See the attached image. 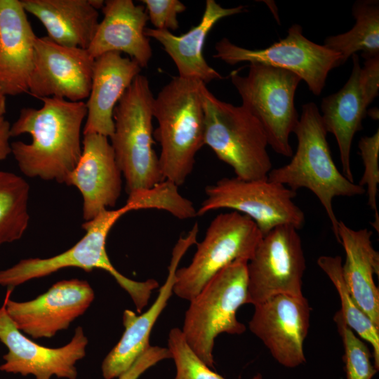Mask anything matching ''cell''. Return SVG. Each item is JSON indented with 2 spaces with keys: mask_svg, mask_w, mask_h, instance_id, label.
<instances>
[{
  "mask_svg": "<svg viewBox=\"0 0 379 379\" xmlns=\"http://www.w3.org/2000/svg\"><path fill=\"white\" fill-rule=\"evenodd\" d=\"M103 18L86 49L94 59L109 52L125 53L141 67L152 56L149 38L145 34L147 11L131 0H107L102 8Z\"/></svg>",
  "mask_w": 379,
  "mask_h": 379,
  "instance_id": "44dd1931",
  "label": "cell"
},
{
  "mask_svg": "<svg viewBox=\"0 0 379 379\" xmlns=\"http://www.w3.org/2000/svg\"><path fill=\"white\" fill-rule=\"evenodd\" d=\"M246 260H237L214 275L190 300L185 312L182 334L194 353L208 367H214L215 338L226 333L239 335L246 331L237 312L248 304Z\"/></svg>",
  "mask_w": 379,
  "mask_h": 379,
  "instance_id": "52a82bcc",
  "label": "cell"
},
{
  "mask_svg": "<svg viewBox=\"0 0 379 379\" xmlns=\"http://www.w3.org/2000/svg\"><path fill=\"white\" fill-rule=\"evenodd\" d=\"M262 234L248 217L237 211L216 215L197 243L190 264L178 268L173 291L191 300L218 272L237 260L249 261Z\"/></svg>",
  "mask_w": 379,
  "mask_h": 379,
  "instance_id": "9c48e42d",
  "label": "cell"
},
{
  "mask_svg": "<svg viewBox=\"0 0 379 379\" xmlns=\"http://www.w3.org/2000/svg\"><path fill=\"white\" fill-rule=\"evenodd\" d=\"M0 341L6 347L0 371L35 379H77V363L86 356L88 343L84 329L78 326L71 340L60 347L40 345L23 334L12 321L6 310L5 302L0 307Z\"/></svg>",
  "mask_w": 379,
  "mask_h": 379,
  "instance_id": "9a60e30c",
  "label": "cell"
},
{
  "mask_svg": "<svg viewBox=\"0 0 379 379\" xmlns=\"http://www.w3.org/2000/svg\"><path fill=\"white\" fill-rule=\"evenodd\" d=\"M204 115V145L230 166L243 180L267 178L272 164L268 141L260 121L242 105L217 98L202 83L200 88Z\"/></svg>",
  "mask_w": 379,
  "mask_h": 379,
  "instance_id": "8992f818",
  "label": "cell"
},
{
  "mask_svg": "<svg viewBox=\"0 0 379 379\" xmlns=\"http://www.w3.org/2000/svg\"><path fill=\"white\" fill-rule=\"evenodd\" d=\"M167 348L175 366L174 379H225L212 371L194 353L181 329L173 328L170 331ZM251 379H262V376L258 373Z\"/></svg>",
  "mask_w": 379,
  "mask_h": 379,
  "instance_id": "f546056e",
  "label": "cell"
},
{
  "mask_svg": "<svg viewBox=\"0 0 379 379\" xmlns=\"http://www.w3.org/2000/svg\"><path fill=\"white\" fill-rule=\"evenodd\" d=\"M305 258L298 230L290 225L274 227L263 235L248 262V304L286 294L302 296Z\"/></svg>",
  "mask_w": 379,
  "mask_h": 379,
  "instance_id": "7c38bea8",
  "label": "cell"
},
{
  "mask_svg": "<svg viewBox=\"0 0 379 379\" xmlns=\"http://www.w3.org/2000/svg\"><path fill=\"white\" fill-rule=\"evenodd\" d=\"M144 200L137 195L128 196L126 204L115 210H104L95 218L85 221L84 236L69 249L47 258H29L0 270V286L13 289L28 281L48 276L60 270L77 267L90 272L100 269L108 272L131 298L140 313L159 283L154 279L138 281L120 273L112 264L106 251V241L112 227L126 213L145 209Z\"/></svg>",
  "mask_w": 379,
  "mask_h": 379,
  "instance_id": "7a4b0ae2",
  "label": "cell"
},
{
  "mask_svg": "<svg viewBox=\"0 0 379 379\" xmlns=\"http://www.w3.org/2000/svg\"><path fill=\"white\" fill-rule=\"evenodd\" d=\"M95 59L86 49L37 37L28 93L33 97L79 102L89 95Z\"/></svg>",
  "mask_w": 379,
  "mask_h": 379,
  "instance_id": "2e32d148",
  "label": "cell"
},
{
  "mask_svg": "<svg viewBox=\"0 0 379 379\" xmlns=\"http://www.w3.org/2000/svg\"><path fill=\"white\" fill-rule=\"evenodd\" d=\"M248 328L287 368L305 363L304 341L308 333L311 307L302 296L279 294L254 305Z\"/></svg>",
  "mask_w": 379,
  "mask_h": 379,
  "instance_id": "e0dca14e",
  "label": "cell"
},
{
  "mask_svg": "<svg viewBox=\"0 0 379 379\" xmlns=\"http://www.w3.org/2000/svg\"><path fill=\"white\" fill-rule=\"evenodd\" d=\"M230 78L241 105L263 127L268 145L277 154L291 157L289 137L299 121L294 100L301 79L290 71L260 63L250 64L246 76L233 71Z\"/></svg>",
  "mask_w": 379,
  "mask_h": 379,
  "instance_id": "ba28073f",
  "label": "cell"
},
{
  "mask_svg": "<svg viewBox=\"0 0 379 379\" xmlns=\"http://www.w3.org/2000/svg\"><path fill=\"white\" fill-rule=\"evenodd\" d=\"M54 42L87 49L99 24V13L90 0H21Z\"/></svg>",
  "mask_w": 379,
  "mask_h": 379,
  "instance_id": "d4e9b609",
  "label": "cell"
},
{
  "mask_svg": "<svg viewBox=\"0 0 379 379\" xmlns=\"http://www.w3.org/2000/svg\"><path fill=\"white\" fill-rule=\"evenodd\" d=\"M141 69L135 60L117 52L95 58L83 135L98 133L109 138L112 135L114 109Z\"/></svg>",
  "mask_w": 379,
  "mask_h": 379,
  "instance_id": "7402d4cb",
  "label": "cell"
},
{
  "mask_svg": "<svg viewBox=\"0 0 379 379\" xmlns=\"http://www.w3.org/2000/svg\"><path fill=\"white\" fill-rule=\"evenodd\" d=\"M372 231L354 230L338 222V237L345 252L342 274L357 305L379 328V290L373 276L379 274V253L373 248Z\"/></svg>",
  "mask_w": 379,
  "mask_h": 379,
  "instance_id": "cb8c5ba5",
  "label": "cell"
},
{
  "mask_svg": "<svg viewBox=\"0 0 379 379\" xmlns=\"http://www.w3.org/2000/svg\"><path fill=\"white\" fill-rule=\"evenodd\" d=\"M29 185L22 177L0 170V246L18 241L29 221Z\"/></svg>",
  "mask_w": 379,
  "mask_h": 379,
  "instance_id": "4316f807",
  "label": "cell"
},
{
  "mask_svg": "<svg viewBox=\"0 0 379 379\" xmlns=\"http://www.w3.org/2000/svg\"><path fill=\"white\" fill-rule=\"evenodd\" d=\"M198 232L199 225L195 223L188 233L181 236L175 244L167 277L150 307L139 315L130 310L124 312V333L102 363V375L105 379L117 378L150 346L149 336L152 328L173 293L179 263L187 250L197 243Z\"/></svg>",
  "mask_w": 379,
  "mask_h": 379,
  "instance_id": "ac0fdd59",
  "label": "cell"
},
{
  "mask_svg": "<svg viewBox=\"0 0 379 379\" xmlns=\"http://www.w3.org/2000/svg\"><path fill=\"white\" fill-rule=\"evenodd\" d=\"M350 78L338 92L322 99L321 119L327 133H332L340 152L343 174L354 182L350 152L356 133L363 128L367 107L378 95L379 56L365 60L361 67L358 54H353Z\"/></svg>",
  "mask_w": 379,
  "mask_h": 379,
  "instance_id": "4fadbf2b",
  "label": "cell"
},
{
  "mask_svg": "<svg viewBox=\"0 0 379 379\" xmlns=\"http://www.w3.org/2000/svg\"><path fill=\"white\" fill-rule=\"evenodd\" d=\"M6 110V96L2 93L0 90V117H4Z\"/></svg>",
  "mask_w": 379,
  "mask_h": 379,
  "instance_id": "836d02e7",
  "label": "cell"
},
{
  "mask_svg": "<svg viewBox=\"0 0 379 379\" xmlns=\"http://www.w3.org/2000/svg\"><path fill=\"white\" fill-rule=\"evenodd\" d=\"M244 6L223 8L214 0H206L200 22L182 35H175L168 30L146 27L145 34L161 44L174 62L178 77L198 80L206 84L222 76L211 67L203 55V48L207 35L222 18L242 13Z\"/></svg>",
  "mask_w": 379,
  "mask_h": 379,
  "instance_id": "603a6c76",
  "label": "cell"
},
{
  "mask_svg": "<svg viewBox=\"0 0 379 379\" xmlns=\"http://www.w3.org/2000/svg\"><path fill=\"white\" fill-rule=\"evenodd\" d=\"M205 194L197 209V216L217 209H230L251 218L262 235L281 225L298 230L305 222L303 211L293 201L297 192L268 178H223L207 186Z\"/></svg>",
  "mask_w": 379,
  "mask_h": 379,
  "instance_id": "30bf717a",
  "label": "cell"
},
{
  "mask_svg": "<svg viewBox=\"0 0 379 379\" xmlns=\"http://www.w3.org/2000/svg\"><path fill=\"white\" fill-rule=\"evenodd\" d=\"M154 99L148 79L140 74L113 112L114 129L110 144L128 194L164 180L153 147Z\"/></svg>",
  "mask_w": 379,
  "mask_h": 379,
  "instance_id": "5b68a950",
  "label": "cell"
},
{
  "mask_svg": "<svg viewBox=\"0 0 379 379\" xmlns=\"http://www.w3.org/2000/svg\"><path fill=\"white\" fill-rule=\"evenodd\" d=\"M334 321L343 341L346 379H372L378 370L371 362L368 345L345 324L339 311Z\"/></svg>",
  "mask_w": 379,
  "mask_h": 379,
  "instance_id": "f1b7e54d",
  "label": "cell"
},
{
  "mask_svg": "<svg viewBox=\"0 0 379 379\" xmlns=\"http://www.w3.org/2000/svg\"><path fill=\"white\" fill-rule=\"evenodd\" d=\"M352 11L356 20L352 28L326 37L323 44L340 55L342 65L359 51L365 60L379 56L378 0L357 1Z\"/></svg>",
  "mask_w": 379,
  "mask_h": 379,
  "instance_id": "484cf974",
  "label": "cell"
},
{
  "mask_svg": "<svg viewBox=\"0 0 379 379\" xmlns=\"http://www.w3.org/2000/svg\"><path fill=\"white\" fill-rule=\"evenodd\" d=\"M36 38L20 1L0 0V90L5 96L28 93Z\"/></svg>",
  "mask_w": 379,
  "mask_h": 379,
  "instance_id": "ffe728a7",
  "label": "cell"
},
{
  "mask_svg": "<svg viewBox=\"0 0 379 379\" xmlns=\"http://www.w3.org/2000/svg\"><path fill=\"white\" fill-rule=\"evenodd\" d=\"M297 148L287 164L272 169L271 181L282 184L297 192L310 190L319 199L330 220L338 243V222L333 208L336 197H354L366 192L364 187L348 180L337 168L327 142L320 112L314 102L302 106L298 124L293 132Z\"/></svg>",
  "mask_w": 379,
  "mask_h": 379,
  "instance_id": "3957f363",
  "label": "cell"
},
{
  "mask_svg": "<svg viewBox=\"0 0 379 379\" xmlns=\"http://www.w3.org/2000/svg\"><path fill=\"white\" fill-rule=\"evenodd\" d=\"M202 83L174 77L154 99L153 117L158 122L154 138L161 147L160 170L164 180L178 187L192 173L195 157L204 145Z\"/></svg>",
  "mask_w": 379,
  "mask_h": 379,
  "instance_id": "277c9868",
  "label": "cell"
},
{
  "mask_svg": "<svg viewBox=\"0 0 379 379\" xmlns=\"http://www.w3.org/2000/svg\"><path fill=\"white\" fill-rule=\"evenodd\" d=\"M39 100L41 108L22 109L11 126V137L32 136L29 143H11V154L25 175L65 184L81 156L86 103L57 98Z\"/></svg>",
  "mask_w": 379,
  "mask_h": 379,
  "instance_id": "6da1fadb",
  "label": "cell"
},
{
  "mask_svg": "<svg viewBox=\"0 0 379 379\" xmlns=\"http://www.w3.org/2000/svg\"><path fill=\"white\" fill-rule=\"evenodd\" d=\"M358 147L364 164V171L358 183L366 185L368 194V205L374 212L373 228L379 232V213L377 206L378 185L379 184V131L371 136H363L358 142Z\"/></svg>",
  "mask_w": 379,
  "mask_h": 379,
  "instance_id": "4dcf8cb0",
  "label": "cell"
},
{
  "mask_svg": "<svg viewBox=\"0 0 379 379\" xmlns=\"http://www.w3.org/2000/svg\"><path fill=\"white\" fill-rule=\"evenodd\" d=\"M65 185L80 192L86 221L117 204L122 189V173L108 137L84 135L81 156Z\"/></svg>",
  "mask_w": 379,
  "mask_h": 379,
  "instance_id": "d6986e66",
  "label": "cell"
},
{
  "mask_svg": "<svg viewBox=\"0 0 379 379\" xmlns=\"http://www.w3.org/2000/svg\"><path fill=\"white\" fill-rule=\"evenodd\" d=\"M146 6L148 18L154 29L176 30L179 27L178 15L186 10L178 0H142Z\"/></svg>",
  "mask_w": 379,
  "mask_h": 379,
  "instance_id": "1f68e13d",
  "label": "cell"
},
{
  "mask_svg": "<svg viewBox=\"0 0 379 379\" xmlns=\"http://www.w3.org/2000/svg\"><path fill=\"white\" fill-rule=\"evenodd\" d=\"M8 288L6 310L15 326L34 339L50 338L66 330L89 308L95 293L86 280L59 281L36 298L24 302L10 299Z\"/></svg>",
  "mask_w": 379,
  "mask_h": 379,
  "instance_id": "5bb4252c",
  "label": "cell"
},
{
  "mask_svg": "<svg viewBox=\"0 0 379 379\" xmlns=\"http://www.w3.org/2000/svg\"><path fill=\"white\" fill-rule=\"evenodd\" d=\"M317 265L334 285L340 300L339 311L345 324L361 339L372 347L374 366L379 369V328L371 321L350 295L342 274V258L340 255H322Z\"/></svg>",
  "mask_w": 379,
  "mask_h": 379,
  "instance_id": "83f0119b",
  "label": "cell"
},
{
  "mask_svg": "<svg viewBox=\"0 0 379 379\" xmlns=\"http://www.w3.org/2000/svg\"><path fill=\"white\" fill-rule=\"evenodd\" d=\"M215 50L213 57L230 65L249 62L290 71L315 95L321 93L328 73L342 65L339 54L307 39L298 24L288 28L285 38L262 49L246 48L222 38L215 44Z\"/></svg>",
  "mask_w": 379,
  "mask_h": 379,
  "instance_id": "8fae6325",
  "label": "cell"
},
{
  "mask_svg": "<svg viewBox=\"0 0 379 379\" xmlns=\"http://www.w3.org/2000/svg\"><path fill=\"white\" fill-rule=\"evenodd\" d=\"M171 359L168 348L149 346L118 379H138L145 371L159 361Z\"/></svg>",
  "mask_w": 379,
  "mask_h": 379,
  "instance_id": "d6a6232c",
  "label": "cell"
}]
</instances>
